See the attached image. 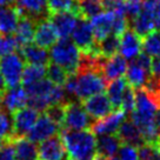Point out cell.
<instances>
[{"label": "cell", "instance_id": "cell-14", "mask_svg": "<svg viewBox=\"0 0 160 160\" xmlns=\"http://www.w3.org/2000/svg\"><path fill=\"white\" fill-rule=\"evenodd\" d=\"M58 40H59V35L48 18L37 21L34 39H33L35 45L47 50V48H51Z\"/></svg>", "mask_w": 160, "mask_h": 160}, {"label": "cell", "instance_id": "cell-20", "mask_svg": "<svg viewBox=\"0 0 160 160\" xmlns=\"http://www.w3.org/2000/svg\"><path fill=\"white\" fill-rule=\"evenodd\" d=\"M127 71V61L121 54H114L108 59L105 60L101 73L107 82H111L115 79L122 78V75Z\"/></svg>", "mask_w": 160, "mask_h": 160}, {"label": "cell", "instance_id": "cell-17", "mask_svg": "<svg viewBox=\"0 0 160 160\" xmlns=\"http://www.w3.org/2000/svg\"><path fill=\"white\" fill-rule=\"evenodd\" d=\"M15 2L22 14L28 15L35 21L50 17L47 0H15Z\"/></svg>", "mask_w": 160, "mask_h": 160}, {"label": "cell", "instance_id": "cell-41", "mask_svg": "<svg viewBox=\"0 0 160 160\" xmlns=\"http://www.w3.org/2000/svg\"><path fill=\"white\" fill-rule=\"evenodd\" d=\"M117 158L118 160H138V150L134 146L122 144L119 147Z\"/></svg>", "mask_w": 160, "mask_h": 160}, {"label": "cell", "instance_id": "cell-33", "mask_svg": "<svg viewBox=\"0 0 160 160\" xmlns=\"http://www.w3.org/2000/svg\"><path fill=\"white\" fill-rule=\"evenodd\" d=\"M46 75H47V79L52 81L54 85L64 86L66 84L67 79H68L70 74L61 66L50 61L48 65L46 66Z\"/></svg>", "mask_w": 160, "mask_h": 160}, {"label": "cell", "instance_id": "cell-7", "mask_svg": "<svg viewBox=\"0 0 160 160\" xmlns=\"http://www.w3.org/2000/svg\"><path fill=\"white\" fill-rule=\"evenodd\" d=\"M13 118V139L25 138L39 118V112L30 106L24 107L12 114Z\"/></svg>", "mask_w": 160, "mask_h": 160}, {"label": "cell", "instance_id": "cell-9", "mask_svg": "<svg viewBox=\"0 0 160 160\" xmlns=\"http://www.w3.org/2000/svg\"><path fill=\"white\" fill-rule=\"evenodd\" d=\"M61 130V127L58 126L55 122H53L52 120L45 114L40 115L34 126L32 127V130L28 132V134L26 135L27 139L31 140L32 142H42L45 140L50 139L52 137H54L59 133V131Z\"/></svg>", "mask_w": 160, "mask_h": 160}, {"label": "cell", "instance_id": "cell-48", "mask_svg": "<svg viewBox=\"0 0 160 160\" xmlns=\"http://www.w3.org/2000/svg\"><path fill=\"white\" fill-rule=\"evenodd\" d=\"M151 92V91H150ZM152 93H154L155 95H158V98L160 99V81H159V87H158V90L154 91V92H152Z\"/></svg>", "mask_w": 160, "mask_h": 160}, {"label": "cell", "instance_id": "cell-34", "mask_svg": "<svg viewBox=\"0 0 160 160\" xmlns=\"http://www.w3.org/2000/svg\"><path fill=\"white\" fill-rule=\"evenodd\" d=\"M13 139V118L5 110L0 111V142Z\"/></svg>", "mask_w": 160, "mask_h": 160}, {"label": "cell", "instance_id": "cell-11", "mask_svg": "<svg viewBox=\"0 0 160 160\" xmlns=\"http://www.w3.org/2000/svg\"><path fill=\"white\" fill-rule=\"evenodd\" d=\"M126 119V113L121 110H115L110 115L99 120H95L91 126V131L94 135H110L115 134L121 125V122Z\"/></svg>", "mask_w": 160, "mask_h": 160}, {"label": "cell", "instance_id": "cell-29", "mask_svg": "<svg viewBox=\"0 0 160 160\" xmlns=\"http://www.w3.org/2000/svg\"><path fill=\"white\" fill-rule=\"evenodd\" d=\"M79 17L92 19L93 17L104 12V6L101 0H78Z\"/></svg>", "mask_w": 160, "mask_h": 160}, {"label": "cell", "instance_id": "cell-28", "mask_svg": "<svg viewBox=\"0 0 160 160\" xmlns=\"http://www.w3.org/2000/svg\"><path fill=\"white\" fill-rule=\"evenodd\" d=\"M120 46V37L115 35L113 33L108 34L106 38L100 40L99 42H97V47L101 57H104L106 59H108L111 57L118 53Z\"/></svg>", "mask_w": 160, "mask_h": 160}, {"label": "cell", "instance_id": "cell-23", "mask_svg": "<svg viewBox=\"0 0 160 160\" xmlns=\"http://www.w3.org/2000/svg\"><path fill=\"white\" fill-rule=\"evenodd\" d=\"M120 146H121V141L118 138V135L110 134L97 137V151L100 158L115 157Z\"/></svg>", "mask_w": 160, "mask_h": 160}, {"label": "cell", "instance_id": "cell-38", "mask_svg": "<svg viewBox=\"0 0 160 160\" xmlns=\"http://www.w3.org/2000/svg\"><path fill=\"white\" fill-rule=\"evenodd\" d=\"M138 150V160H160V151L154 144H144Z\"/></svg>", "mask_w": 160, "mask_h": 160}, {"label": "cell", "instance_id": "cell-18", "mask_svg": "<svg viewBox=\"0 0 160 160\" xmlns=\"http://www.w3.org/2000/svg\"><path fill=\"white\" fill-rule=\"evenodd\" d=\"M114 15V12L105 11V12H101L100 14L95 15L92 19H90L97 42H99L100 40H102L112 33Z\"/></svg>", "mask_w": 160, "mask_h": 160}, {"label": "cell", "instance_id": "cell-8", "mask_svg": "<svg viewBox=\"0 0 160 160\" xmlns=\"http://www.w3.org/2000/svg\"><path fill=\"white\" fill-rule=\"evenodd\" d=\"M0 101L2 110L13 114L17 111L26 107L28 104V94L25 88L19 85L14 87H7L0 97Z\"/></svg>", "mask_w": 160, "mask_h": 160}, {"label": "cell", "instance_id": "cell-39", "mask_svg": "<svg viewBox=\"0 0 160 160\" xmlns=\"http://www.w3.org/2000/svg\"><path fill=\"white\" fill-rule=\"evenodd\" d=\"M135 108V91L133 87L127 85L121 101V110L126 113V115H130Z\"/></svg>", "mask_w": 160, "mask_h": 160}, {"label": "cell", "instance_id": "cell-27", "mask_svg": "<svg viewBox=\"0 0 160 160\" xmlns=\"http://www.w3.org/2000/svg\"><path fill=\"white\" fill-rule=\"evenodd\" d=\"M131 22H132V30L134 31L137 34H139L141 38H144L147 34H150L151 32L155 31L154 24H153L151 15L142 10L140 11L139 14Z\"/></svg>", "mask_w": 160, "mask_h": 160}, {"label": "cell", "instance_id": "cell-46", "mask_svg": "<svg viewBox=\"0 0 160 160\" xmlns=\"http://www.w3.org/2000/svg\"><path fill=\"white\" fill-rule=\"evenodd\" d=\"M6 88H7V86H6V84H5V80H4L2 75L0 73V97H1V94L4 93V91H5Z\"/></svg>", "mask_w": 160, "mask_h": 160}, {"label": "cell", "instance_id": "cell-3", "mask_svg": "<svg viewBox=\"0 0 160 160\" xmlns=\"http://www.w3.org/2000/svg\"><path fill=\"white\" fill-rule=\"evenodd\" d=\"M81 52L75 44L67 39H59L51 47L50 59L52 62L61 66L68 74H75L80 65Z\"/></svg>", "mask_w": 160, "mask_h": 160}, {"label": "cell", "instance_id": "cell-31", "mask_svg": "<svg viewBox=\"0 0 160 160\" xmlns=\"http://www.w3.org/2000/svg\"><path fill=\"white\" fill-rule=\"evenodd\" d=\"M142 51L152 58L160 55V31H153L142 38Z\"/></svg>", "mask_w": 160, "mask_h": 160}, {"label": "cell", "instance_id": "cell-36", "mask_svg": "<svg viewBox=\"0 0 160 160\" xmlns=\"http://www.w3.org/2000/svg\"><path fill=\"white\" fill-rule=\"evenodd\" d=\"M65 105L66 104H54L48 106L44 112L53 122L62 128L64 120H65Z\"/></svg>", "mask_w": 160, "mask_h": 160}, {"label": "cell", "instance_id": "cell-32", "mask_svg": "<svg viewBox=\"0 0 160 160\" xmlns=\"http://www.w3.org/2000/svg\"><path fill=\"white\" fill-rule=\"evenodd\" d=\"M46 75V66L39 65H27L24 68L21 82L24 86H27L30 84L37 82L39 80L44 79Z\"/></svg>", "mask_w": 160, "mask_h": 160}, {"label": "cell", "instance_id": "cell-10", "mask_svg": "<svg viewBox=\"0 0 160 160\" xmlns=\"http://www.w3.org/2000/svg\"><path fill=\"white\" fill-rule=\"evenodd\" d=\"M82 106L87 114L94 121L102 119L113 112V106L111 104L110 98L105 93H99L87 98L82 101Z\"/></svg>", "mask_w": 160, "mask_h": 160}, {"label": "cell", "instance_id": "cell-21", "mask_svg": "<svg viewBox=\"0 0 160 160\" xmlns=\"http://www.w3.org/2000/svg\"><path fill=\"white\" fill-rule=\"evenodd\" d=\"M20 55L27 65L47 66L51 61L50 52L38 45L28 44L20 47Z\"/></svg>", "mask_w": 160, "mask_h": 160}, {"label": "cell", "instance_id": "cell-16", "mask_svg": "<svg viewBox=\"0 0 160 160\" xmlns=\"http://www.w3.org/2000/svg\"><path fill=\"white\" fill-rule=\"evenodd\" d=\"M117 135L121 141V144L134 146L137 148L146 144L139 128L131 119H125L121 122V125L117 131Z\"/></svg>", "mask_w": 160, "mask_h": 160}, {"label": "cell", "instance_id": "cell-43", "mask_svg": "<svg viewBox=\"0 0 160 160\" xmlns=\"http://www.w3.org/2000/svg\"><path fill=\"white\" fill-rule=\"evenodd\" d=\"M132 61H134L137 65H139L140 67L145 68L146 71H148L152 73V62H153V59L152 57H150L148 54H146L145 52H141L135 59H133Z\"/></svg>", "mask_w": 160, "mask_h": 160}, {"label": "cell", "instance_id": "cell-50", "mask_svg": "<svg viewBox=\"0 0 160 160\" xmlns=\"http://www.w3.org/2000/svg\"><path fill=\"white\" fill-rule=\"evenodd\" d=\"M64 160H74V159H71V158H66V159H64Z\"/></svg>", "mask_w": 160, "mask_h": 160}, {"label": "cell", "instance_id": "cell-37", "mask_svg": "<svg viewBox=\"0 0 160 160\" xmlns=\"http://www.w3.org/2000/svg\"><path fill=\"white\" fill-rule=\"evenodd\" d=\"M18 50H19V45L14 39V37L0 34V58L10 53H14Z\"/></svg>", "mask_w": 160, "mask_h": 160}, {"label": "cell", "instance_id": "cell-40", "mask_svg": "<svg viewBox=\"0 0 160 160\" xmlns=\"http://www.w3.org/2000/svg\"><path fill=\"white\" fill-rule=\"evenodd\" d=\"M0 160H15L14 139H7L0 142Z\"/></svg>", "mask_w": 160, "mask_h": 160}, {"label": "cell", "instance_id": "cell-26", "mask_svg": "<svg viewBox=\"0 0 160 160\" xmlns=\"http://www.w3.org/2000/svg\"><path fill=\"white\" fill-rule=\"evenodd\" d=\"M127 81L125 78H119L113 81H111L107 86V95L110 98V101L114 110L121 108V101H122V95L127 87Z\"/></svg>", "mask_w": 160, "mask_h": 160}, {"label": "cell", "instance_id": "cell-25", "mask_svg": "<svg viewBox=\"0 0 160 160\" xmlns=\"http://www.w3.org/2000/svg\"><path fill=\"white\" fill-rule=\"evenodd\" d=\"M14 151L15 160H39L38 147L28 139H14Z\"/></svg>", "mask_w": 160, "mask_h": 160}, {"label": "cell", "instance_id": "cell-24", "mask_svg": "<svg viewBox=\"0 0 160 160\" xmlns=\"http://www.w3.org/2000/svg\"><path fill=\"white\" fill-rule=\"evenodd\" d=\"M151 77H152L151 72L137 65L134 61L131 62L130 67H127V71H126V81L131 87H133L135 90L145 87Z\"/></svg>", "mask_w": 160, "mask_h": 160}, {"label": "cell", "instance_id": "cell-1", "mask_svg": "<svg viewBox=\"0 0 160 160\" xmlns=\"http://www.w3.org/2000/svg\"><path fill=\"white\" fill-rule=\"evenodd\" d=\"M60 137L64 141L66 152L71 159L97 160V138L91 130L72 131L61 128Z\"/></svg>", "mask_w": 160, "mask_h": 160}, {"label": "cell", "instance_id": "cell-15", "mask_svg": "<svg viewBox=\"0 0 160 160\" xmlns=\"http://www.w3.org/2000/svg\"><path fill=\"white\" fill-rule=\"evenodd\" d=\"M52 25L54 26L57 33L59 35V39H67L72 35V32L77 25L78 15L74 12H60L54 13L48 17Z\"/></svg>", "mask_w": 160, "mask_h": 160}, {"label": "cell", "instance_id": "cell-44", "mask_svg": "<svg viewBox=\"0 0 160 160\" xmlns=\"http://www.w3.org/2000/svg\"><path fill=\"white\" fill-rule=\"evenodd\" d=\"M152 74L160 78V55L157 58H153V62H152Z\"/></svg>", "mask_w": 160, "mask_h": 160}, {"label": "cell", "instance_id": "cell-2", "mask_svg": "<svg viewBox=\"0 0 160 160\" xmlns=\"http://www.w3.org/2000/svg\"><path fill=\"white\" fill-rule=\"evenodd\" d=\"M107 84L101 71L79 68L75 73V99L84 101L92 95L102 93L107 88Z\"/></svg>", "mask_w": 160, "mask_h": 160}, {"label": "cell", "instance_id": "cell-12", "mask_svg": "<svg viewBox=\"0 0 160 160\" xmlns=\"http://www.w3.org/2000/svg\"><path fill=\"white\" fill-rule=\"evenodd\" d=\"M141 50H142V38L128 27L120 35V54L125 59L133 60L141 53Z\"/></svg>", "mask_w": 160, "mask_h": 160}, {"label": "cell", "instance_id": "cell-22", "mask_svg": "<svg viewBox=\"0 0 160 160\" xmlns=\"http://www.w3.org/2000/svg\"><path fill=\"white\" fill-rule=\"evenodd\" d=\"M35 25H37V21L34 19H32L28 15L21 13L20 20L18 22L17 28H15L14 35H13L14 39L17 40V42H18V45H19V50L20 47L28 45L33 41Z\"/></svg>", "mask_w": 160, "mask_h": 160}, {"label": "cell", "instance_id": "cell-49", "mask_svg": "<svg viewBox=\"0 0 160 160\" xmlns=\"http://www.w3.org/2000/svg\"><path fill=\"white\" fill-rule=\"evenodd\" d=\"M154 145H155V147H157V148H158V150L160 151V138L158 140H157V141H155Z\"/></svg>", "mask_w": 160, "mask_h": 160}, {"label": "cell", "instance_id": "cell-30", "mask_svg": "<svg viewBox=\"0 0 160 160\" xmlns=\"http://www.w3.org/2000/svg\"><path fill=\"white\" fill-rule=\"evenodd\" d=\"M47 7H48L50 15L71 11V12H74L79 17L78 0H47Z\"/></svg>", "mask_w": 160, "mask_h": 160}, {"label": "cell", "instance_id": "cell-45", "mask_svg": "<svg viewBox=\"0 0 160 160\" xmlns=\"http://www.w3.org/2000/svg\"><path fill=\"white\" fill-rule=\"evenodd\" d=\"M154 127L160 138V110L157 111V113H155V115H154Z\"/></svg>", "mask_w": 160, "mask_h": 160}, {"label": "cell", "instance_id": "cell-13", "mask_svg": "<svg viewBox=\"0 0 160 160\" xmlns=\"http://www.w3.org/2000/svg\"><path fill=\"white\" fill-rule=\"evenodd\" d=\"M39 160H64L66 159V148L60 135H54L40 142L38 147Z\"/></svg>", "mask_w": 160, "mask_h": 160}, {"label": "cell", "instance_id": "cell-51", "mask_svg": "<svg viewBox=\"0 0 160 160\" xmlns=\"http://www.w3.org/2000/svg\"><path fill=\"white\" fill-rule=\"evenodd\" d=\"M2 110V107H1V101H0V111Z\"/></svg>", "mask_w": 160, "mask_h": 160}, {"label": "cell", "instance_id": "cell-42", "mask_svg": "<svg viewBox=\"0 0 160 160\" xmlns=\"http://www.w3.org/2000/svg\"><path fill=\"white\" fill-rule=\"evenodd\" d=\"M125 1L126 0H101L104 10L117 13H124V14H125Z\"/></svg>", "mask_w": 160, "mask_h": 160}, {"label": "cell", "instance_id": "cell-47", "mask_svg": "<svg viewBox=\"0 0 160 160\" xmlns=\"http://www.w3.org/2000/svg\"><path fill=\"white\" fill-rule=\"evenodd\" d=\"M15 0H0V7L2 6H11L14 5Z\"/></svg>", "mask_w": 160, "mask_h": 160}, {"label": "cell", "instance_id": "cell-6", "mask_svg": "<svg viewBox=\"0 0 160 160\" xmlns=\"http://www.w3.org/2000/svg\"><path fill=\"white\" fill-rule=\"evenodd\" d=\"M71 37H72V41L74 42L81 53H88L97 45L90 19H86L82 17H78L77 25Z\"/></svg>", "mask_w": 160, "mask_h": 160}, {"label": "cell", "instance_id": "cell-4", "mask_svg": "<svg viewBox=\"0 0 160 160\" xmlns=\"http://www.w3.org/2000/svg\"><path fill=\"white\" fill-rule=\"evenodd\" d=\"M94 120L87 114L82 104L78 100H71L65 105V120L62 128L72 131L91 130Z\"/></svg>", "mask_w": 160, "mask_h": 160}, {"label": "cell", "instance_id": "cell-35", "mask_svg": "<svg viewBox=\"0 0 160 160\" xmlns=\"http://www.w3.org/2000/svg\"><path fill=\"white\" fill-rule=\"evenodd\" d=\"M141 10L151 15L155 31H160V0H142Z\"/></svg>", "mask_w": 160, "mask_h": 160}, {"label": "cell", "instance_id": "cell-19", "mask_svg": "<svg viewBox=\"0 0 160 160\" xmlns=\"http://www.w3.org/2000/svg\"><path fill=\"white\" fill-rule=\"evenodd\" d=\"M21 11L15 5L0 7V34L11 35L15 32Z\"/></svg>", "mask_w": 160, "mask_h": 160}, {"label": "cell", "instance_id": "cell-5", "mask_svg": "<svg viewBox=\"0 0 160 160\" xmlns=\"http://www.w3.org/2000/svg\"><path fill=\"white\" fill-rule=\"evenodd\" d=\"M25 61L20 54L10 53L0 58V73L7 87H14L21 82Z\"/></svg>", "mask_w": 160, "mask_h": 160}]
</instances>
